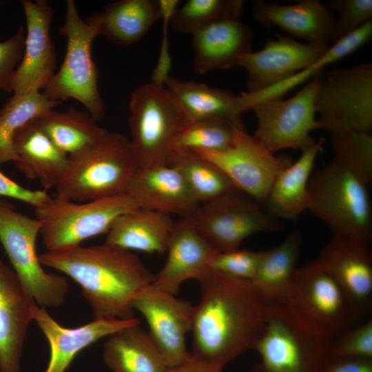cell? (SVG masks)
<instances>
[{"label": "cell", "mask_w": 372, "mask_h": 372, "mask_svg": "<svg viewBox=\"0 0 372 372\" xmlns=\"http://www.w3.org/2000/svg\"><path fill=\"white\" fill-rule=\"evenodd\" d=\"M236 127L227 121L217 119L188 123L175 138L172 152L225 149L233 142Z\"/></svg>", "instance_id": "37"}, {"label": "cell", "mask_w": 372, "mask_h": 372, "mask_svg": "<svg viewBox=\"0 0 372 372\" xmlns=\"http://www.w3.org/2000/svg\"><path fill=\"white\" fill-rule=\"evenodd\" d=\"M136 170L130 139L107 131L94 144L68 156L56 195L82 203L123 194Z\"/></svg>", "instance_id": "4"}, {"label": "cell", "mask_w": 372, "mask_h": 372, "mask_svg": "<svg viewBox=\"0 0 372 372\" xmlns=\"http://www.w3.org/2000/svg\"><path fill=\"white\" fill-rule=\"evenodd\" d=\"M161 18L158 0H120L107 3L103 12L90 14L86 21L97 36L127 46L139 41Z\"/></svg>", "instance_id": "28"}, {"label": "cell", "mask_w": 372, "mask_h": 372, "mask_svg": "<svg viewBox=\"0 0 372 372\" xmlns=\"http://www.w3.org/2000/svg\"><path fill=\"white\" fill-rule=\"evenodd\" d=\"M32 312L33 320L43 332L50 347V359L44 372H65L76 355L83 349L103 338L140 323L136 318L93 320L78 327L67 328L58 323L45 308L37 303L33 305Z\"/></svg>", "instance_id": "23"}, {"label": "cell", "mask_w": 372, "mask_h": 372, "mask_svg": "<svg viewBox=\"0 0 372 372\" xmlns=\"http://www.w3.org/2000/svg\"><path fill=\"white\" fill-rule=\"evenodd\" d=\"M26 21L23 57L12 79V92L21 95L41 91L55 74L56 50L50 30L54 14L45 0H22Z\"/></svg>", "instance_id": "16"}, {"label": "cell", "mask_w": 372, "mask_h": 372, "mask_svg": "<svg viewBox=\"0 0 372 372\" xmlns=\"http://www.w3.org/2000/svg\"><path fill=\"white\" fill-rule=\"evenodd\" d=\"M338 283L357 314L372 304V253L364 240L332 235L316 259Z\"/></svg>", "instance_id": "18"}, {"label": "cell", "mask_w": 372, "mask_h": 372, "mask_svg": "<svg viewBox=\"0 0 372 372\" xmlns=\"http://www.w3.org/2000/svg\"><path fill=\"white\" fill-rule=\"evenodd\" d=\"M168 165L180 172L200 203L236 189L219 168L192 152H172Z\"/></svg>", "instance_id": "35"}, {"label": "cell", "mask_w": 372, "mask_h": 372, "mask_svg": "<svg viewBox=\"0 0 372 372\" xmlns=\"http://www.w3.org/2000/svg\"><path fill=\"white\" fill-rule=\"evenodd\" d=\"M25 39V30L20 26L9 39L0 42V90L4 92H12V79L23 57Z\"/></svg>", "instance_id": "42"}, {"label": "cell", "mask_w": 372, "mask_h": 372, "mask_svg": "<svg viewBox=\"0 0 372 372\" xmlns=\"http://www.w3.org/2000/svg\"><path fill=\"white\" fill-rule=\"evenodd\" d=\"M34 208L35 218L41 222L40 235L47 251H59L107 234L118 217L138 207L125 194L82 203L56 194Z\"/></svg>", "instance_id": "7"}, {"label": "cell", "mask_w": 372, "mask_h": 372, "mask_svg": "<svg viewBox=\"0 0 372 372\" xmlns=\"http://www.w3.org/2000/svg\"><path fill=\"white\" fill-rule=\"evenodd\" d=\"M39 258L43 266L67 275L81 287L94 320L134 318L135 298L156 277L131 251L105 242L47 251Z\"/></svg>", "instance_id": "2"}, {"label": "cell", "mask_w": 372, "mask_h": 372, "mask_svg": "<svg viewBox=\"0 0 372 372\" xmlns=\"http://www.w3.org/2000/svg\"><path fill=\"white\" fill-rule=\"evenodd\" d=\"M368 184L356 172L333 156L312 172L309 211L332 235L372 240V211Z\"/></svg>", "instance_id": "3"}, {"label": "cell", "mask_w": 372, "mask_h": 372, "mask_svg": "<svg viewBox=\"0 0 372 372\" xmlns=\"http://www.w3.org/2000/svg\"><path fill=\"white\" fill-rule=\"evenodd\" d=\"M223 367L192 355L183 362L167 368L165 372H223Z\"/></svg>", "instance_id": "46"}, {"label": "cell", "mask_w": 372, "mask_h": 372, "mask_svg": "<svg viewBox=\"0 0 372 372\" xmlns=\"http://www.w3.org/2000/svg\"><path fill=\"white\" fill-rule=\"evenodd\" d=\"M242 0H189L174 11L170 26L176 31L194 34L215 21L240 18Z\"/></svg>", "instance_id": "36"}, {"label": "cell", "mask_w": 372, "mask_h": 372, "mask_svg": "<svg viewBox=\"0 0 372 372\" xmlns=\"http://www.w3.org/2000/svg\"><path fill=\"white\" fill-rule=\"evenodd\" d=\"M330 136L334 156L370 184L372 181L371 133L342 131Z\"/></svg>", "instance_id": "38"}, {"label": "cell", "mask_w": 372, "mask_h": 372, "mask_svg": "<svg viewBox=\"0 0 372 372\" xmlns=\"http://www.w3.org/2000/svg\"><path fill=\"white\" fill-rule=\"evenodd\" d=\"M174 223L169 215L138 208L116 219L105 242L129 251L163 254Z\"/></svg>", "instance_id": "30"}, {"label": "cell", "mask_w": 372, "mask_h": 372, "mask_svg": "<svg viewBox=\"0 0 372 372\" xmlns=\"http://www.w3.org/2000/svg\"><path fill=\"white\" fill-rule=\"evenodd\" d=\"M326 4L331 11L338 13L333 43L372 20L371 0H333Z\"/></svg>", "instance_id": "40"}, {"label": "cell", "mask_w": 372, "mask_h": 372, "mask_svg": "<svg viewBox=\"0 0 372 372\" xmlns=\"http://www.w3.org/2000/svg\"><path fill=\"white\" fill-rule=\"evenodd\" d=\"M302 242L295 229L272 248L263 250L257 271L251 281L266 306L284 304L298 269Z\"/></svg>", "instance_id": "29"}, {"label": "cell", "mask_w": 372, "mask_h": 372, "mask_svg": "<svg viewBox=\"0 0 372 372\" xmlns=\"http://www.w3.org/2000/svg\"><path fill=\"white\" fill-rule=\"evenodd\" d=\"M105 364L114 372H165L167 366L140 323L110 335L103 350Z\"/></svg>", "instance_id": "31"}, {"label": "cell", "mask_w": 372, "mask_h": 372, "mask_svg": "<svg viewBox=\"0 0 372 372\" xmlns=\"http://www.w3.org/2000/svg\"><path fill=\"white\" fill-rule=\"evenodd\" d=\"M39 118L28 121L15 132L12 147L18 158L14 163L18 169L28 178L37 180L47 191L59 183L68 156L51 141Z\"/></svg>", "instance_id": "25"}, {"label": "cell", "mask_w": 372, "mask_h": 372, "mask_svg": "<svg viewBox=\"0 0 372 372\" xmlns=\"http://www.w3.org/2000/svg\"><path fill=\"white\" fill-rule=\"evenodd\" d=\"M41 227L40 220L18 211L0 198V242L13 271L38 305L59 307L65 302L68 282L65 277L43 269L37 251Z\"/></svg>", "instance_id": "9"}, {"label": "cell", "mask_w": 372, "mask_h": 372, "mask_svg": "<svg viewBox=\"0 0 372 372\" xmlns=\"http://www.w3.org/2000/svg\"><path fill=\"white\" fill-rule=\"evenodd\" d=\"M318 129L371 133L372 63L336 68L319 78L315 96Z\"/></svg>", "instance_id": "10"}, {"label": "cell", "mask_w": 372, "mask_h": 372, "mask_svg": "<svg viewBox=\"0 0 372 372\" xmlns=\"http://www.w3.org/2000/svg\"><path fill=\"white\" fill-rule=\"evenodd\" d=\"M138 208L192 216L198 207L180 172L169 165L136 169L125 191Z\"/></svg>", "instance_id": "22"}, {"label": "cell", "mask_w": 372, "mask_h": 372, "mask_svg": "<svg viewBox=\"0 0 372 372\" xmlns=\"http://www.w3.org/2000/svg\"><path fill=\"white\" fill-rule=\"evenodd\" d=\"M371 38L372 20L333 43L315 63L287 79L261 91L242 92L240 98L243 111L250 110L254 105L264 100L283 97L291 89L322 73L326 66L349 55L369 43Z\"/></svg>", "instance_id": "32"}, {"label": "cell", "mask_w": 372, "mask_h": 372, "mask_svg": "<svg viewBox=\"0 0 372 372\" xmlns=\"http://www.w3.org/2000/svg\"><path fill=\"white\" fill-rule=\"evenodd\" d=\"M166 251L165 264L152 285L174 295L185 281L198 280L217 252L198 233L190 216L180 217L174 223Z\"/></svg>", "instance_id": "21"}, {"label": "cell", "mask_w": 372, "mask_h": 372, "mask_svg": "<svg viewBox=\"0 0 372 372\" xmlns=\"http://www.w3.org/2000/svg\"><path fill=\"white\" fill-rule=\"evenodd\" d=\"M333 339L302 320L285 304L266 306L262 331L254 349L260 372H321Z\"/></svg>", "instance_id": "5"}, {"label": "cell", "mask_w": 372, "mask_h": 372, "mask_svg": "<svg viewBox=\"0 0 372 372\" xmlns=\"http://www.w3.org/2000/svg\"><path fill=\"white\" fill-rule=\"evenodd\" d=\"M190 152L216 166L236 189L262 206L276 176L293 162L288 156H276L254 134L238 127L227 149Z\"/></svg>", "instance_id": "14"}, {"label": "cell", "mask_w": 372, "mask_h": 372, "mask_svg": "<svg viewBox=\"0 0 372 372\" xmlns=\"http://www.w3.org/2000/svg\"><path fill=\"white\" fill-rule=\"evenodd\" d=\"M284 304L333 340L352 328L358 316L338 283L316 259L298 267Z\"/></svg>", "instance_id": "11"}, {"label": "cell", "mask_w": 372, "mask_h": 372, "mask_svg": "<svg viewBox=\"0 0 372 372\" xmlns=\"http://www.w3.org/2000/svg\"><path fill=\"white\" fill-rule=\"evenodd\" d=\"M321 372H372V358H329Z\"/></svg>", "instance_id": "45"}, {"label": "cell", "mask_w": 372, "mask_h": 372, "mask_svg": "<svg viewBox=\"0 0 372 372\" xmlns=\"http://www.w3.org/2000/svg\"><path fill=\"white\" fill-rule=\"evenodd\" d=\"M58 32L67 39L65 56L59 70L41 92L49 100L61 103L74 99L96 121H101L105 107L98 87V68L92 56V44L98 36L80 16L73 0L66 1L65 22Z\"/></svg>", "instance_id": "8"}, {"label": "cell", "mask_w": 372, "mask_h": 372, "mask_svg": "<svg viewBox=\"0 0 372 372\" xmlns=\"http://www.w3.org/2000/svg\"><path fill=\"white\" fill-rule=\"evenodd\" d=\"M263 254L262 251L236 249L216 252L212 256L209 269L224 276L239 280L251 281Z\"/></svg>", "instance_id": "39"}, {"label": "cell", "mask_w": 372, "mask_h": 372, "mask_svg": "<svg viewBox=\"0 0 372 372\" xmlns=\"http://www.w3.org/2000/svg\"><path fill=\"white\" fill-rule=\"evenodd\" d=\"M330 358H372V320L348 329L332 341Z\"/></svg>", "instance_id": "41"}, {"label": "cell", "mask_w": 372, "mask_h": 372, "mask_svg": "<svg viewBox=\"0 0 372 372\" xmlns=\"http://www.w3.org/2000/svg\"><path fill=\"white\" fill-rule=\"evenodd\" d=\"M190 217L198 233L218 252L238 249L247 238L283 227L262 205L238 189L200 203Z\"/></svg>", "instance_id": "12"}, {"label": "cell", "mask_w": 372, "mask_h": 372, "mask_svg": "<svg viewBox=\"0 0 372 372\" xmlns=\"http://www.w3.org/2000/svg\"><path fill=\"white\" fill-rule=\"evenodd\" d=\"M12 269L0 258V372H19L35 304Z\"/></svg>", "instance_id": "19"}, {"label": "cell", "mask_w": 372, "mask_h": 372, "mask_svg": "<svg viewBox=\"0 0 372 372\" xmlns=\"http://www.w3.org/2000/svg\"><path fill=\"white\" fill-rule=\"evenodd\" d=\"M324 138H320L300 156L285 168L273 180L263 205L265 211L277 220H296L307 211L308 185Z\"/></svg>", "instance_id": "27"}, {"label": "cell", "mask_w": 372, "mask_h": 372, "mask_svg": "<svg viewBox=\"0 0 372 372\" xmlns=\"http://www.w3.org/2000/svg\"><path fill=\"white\" fill-rule=\"evenodd\" d=\"M253 372H260L258 366L256 365L253 369Z\"/></svg>", "instance_id": "47"}, {"label": "cell", "mask_w": 372, "mask_h": 372, "mask_svg": "<svg viewBox=\"0 0 372 372\" xmlns=\"http://www.w3.org/2000/svg\"><path fill=\"white\" fill-rule=\"evenodd\" d=\"M200 298L194 306V357L225 366L254 349L264 326L266 304L249 280L210 269L198 280Z\"/></svg>", "instance_id": "1"}, {"label": "cell", "mask_w": 372, "mask_h": 372, "mask_svg": "<svg viewBox=\"0 0 372 372\" xmlns=\"http://www.w3.org/2000/svg\"><path fill=\"white\" fill-rule=\"evenodd\" d=\"M0 196L14 198L31 205L34 207L42 205L50 197L47 191L25 188L6 176L1 171Z\"/></svg>", "instance_id": "44"}, {"label": "cell", "mask_w": 372, "mask_h": 372, "mask_svg": "<svg viewBox=\"0 0 372 372\" xmlns=\"http://www.w3.org/2000/svg\"><path fill=\"white\" fill-rule=\"evenodd\" d=\"M61 102L47 99L41 91L13 96L0 109V165L16 163L12 147L15 132L28 121L42 116Z\"/></svg>", "instance_id": "34"}, {"label": "cell", "mask_w": 372, "mask_h": 372, "mask_svg": "<svg viewBox=\"0 0 372 372\" xmlns=\"http://www.w3.org/2000/svg\"><path fill=\"white\" fill-rule=\"evenodd\" d=\"M128 125L136 169L168 165L175 138L187 123L171 93L163 85L138 86L129 101Z\"/></svg>", "instance_id": "6"}, {"label": "cell", "mask_w": 372, "mask_h": 372, "mask_svg": "<svg viewBox=\"0 0 372 372\" xmlns=\"http://www.w3.org/2000/svg\"><path fill=\"white\" fill-rule=\"evenodd\" d=\"M39 120L54 144L68 156L94 144L108 131L101 127L88 112L73 107L65 112L52 110Z\"/></svg>", "instance_id": "33"}, {"label": "cell", "mask_w": 372, "mask_h": 372, "mask_svg": "<svg viewBox=\"0 0 372 372\" xmlns=\"http://www.w3.org/2000/svg\"><path fill=\"white\" fill-rule=\"evenodd\" d=\"M194 68L200 74L238 66L251 51L253 31L239 18L215 21L192 34Z\"/></svg>", "instance_id": "24"}, {"label": "cell", "mask_w": 372, "mask_h": 372, "mask_svg": "<svg viewBox=\"0 0 372 372\" xmlns=\"http://www.w3.org/2000/svg\"><path fill=\"white\" fill-rule=\"evenodd\" d=\"M252 14L256 21L267 28L278 26L313 46L327 50L331 46L335 17L318 0H302L291 5L255 1Z\"/></svg>", "instance_id": "20"}, {"label": "cell", "mask_w": 372, "mask_h": 372, "mask_svg": "<svg viewBox=\"0 0 372 372\" xmlns=\"http://www.w3.org/2000/svg\"><path fill=\"white\" fill-rule=\"evenodd\" d=\"M327 50L291 36L268 38L262 49L245 54L238 62L247 74L246 92L261 91L287 79L315 63Z\"/></svg>", "instance_id": "17"}, {"label": "cell", "mask_w": 372, "mask_h": 372, "mask_svg": "<svg viewBox=\"0 0 372 372\" xmlns=\"http://www.w3.org/2000/svg\"><path fill=\"white\" fill-rule=\"evenodd\" d=\"M165 87L180 105L188 123L217 119L245 129L240 94L194 81L169 76Z\"/></svg>", "instance_id": "26"}, {"label": "cell", "mask_w": 372, "mask_h": 372, "mask_svg": "<svg viewBox=\"0 0 372 372\" xmlns=\"http://www.w3.org/2000/svg\"><path fill=\"white\" fill-rule=\"evenodd\" d=\"M161 18L163 20V39L156 65L153 70L152 82L158 85L165 84L167 79L170 76L172 68V58L169 52L168 39V28L170 25L172 17L178 8V0H158Z\"/></svg>", "instance_id": "43"}, {"label": "cell", "mask_w": 372, "mask_h": 372, "mask_svg": "<svg viewBox=\"0 0 372 372\" xmlns=\"http://www.w3.org/2000/svg\"><path fill=\"white\" fill-rule=\"evenodd\" d=\"M321 74L287 99H269L251 108L257 119L254 135L271 152L303 151L316 143L311 132L318 129L314 101Z\"/></svg>", "instance_id": "13"}, {"label": "cell", "mask_w": 372, "mask_h": 372, "mask_svg": "<svg viewBox=\"0 0 372 372\" xmlns=\"http://www.w3.org/2000/svg\"><path fill=\"white\" fill-rule=\"evenodd\" d=\"M176 296L152 284L133 302L134 310L144 317L148 333L167 368L183 362L191 355L185 342L187 334L192 331L194 306Z\"/></svg>", "instance_id": "15"}]
</instances>
